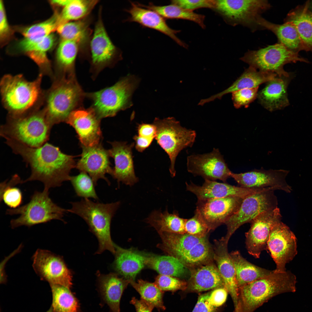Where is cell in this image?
Segmentation results:
<instances>
[{
  "instance_id": "cell-1",
  "label": "cell",
  "mask_w": 312,
  "mask_h": 312,
  "mask_svg": "<svg viewBox=\"0 0 312 312\" xmlns=\"http://www.w3.org/2000/svg\"><path fill=\"white\" fill-rule=\"evenodd\" d=\"M5 139V143L13 152L20 155L30 167V176L23 183L39 181L43 183L44 189L49 190L69 181L70 172L76 166L74 156L63 153L58 147L47 142L33 147L14 140Z\"/></svg>"
},
{
  "instance_id": "cell-2",
  "label": "cell",
  "mask_w": 312,
  "mask_h": 312,
  "mask_svg": "<svg viewBox=\"0 0 312 312\" xmlns=\"http://www.w3.org/2000/svg\"><path fill=\"white\" fill-rule=\"evenodd\" d=\"M43 76L39 73L31 81L22 74L2 77L0 83L1 101L8 115L18 116L41 109L45 93L41 86Z\"/></svg>"
},
{
  "instance_id": "cell-3",
  "label": "cell",
  "mask_w": 312,
  "mask_h": 312,
  "mask_svg": "<svg viewBox=\"0 0 312 312\" xmlns=\"http://www.w3.org/2000/svg\"><path fill=\"white\" fill-rule=\"evenodd\" d=\"M274 271V270H273ZM296 278L290 271L274 272L239 288L235 312H253L280 294L296 291Z\"/></svg>"
},
{
  "instance_id": "cell-4",
  "label": "cell",
  "mask_w": 312,
  "mask_h": 312,
  "mask_svg": "<svg viewBox=\"0 0 312 312\" xmlns=\"http://www.w3.org/2000/svg\"><path fill=\"white\" fill-rule=\"evenodd\" d=\"M50 87L45 90L44 104L47 118L53 127L66 122L70 114L81 107L85 93L76 78L55 77Z\"/></svg>"
},
{
  "instance_id": "cell-5",
  "label": "cell",
  "mask_w": 312,
  "mask_h": 312,
  "mask_svg": "<svg viewBox=\"0 0 312 312\" xmlns=\"http://www.w3.org/2000/svg\"><path fill=\"white\" fill-rule=\"evenodd\" d=\"M70 203L71 207L68 209V212L84 220L90 231L97 238L99 247L96 253L101 254L107 250L115 254V244L111 239L110 227L112 218L120 206V201L103 203L82 198Z\"/></svg>"
},
{
  "instance_id": "cell-6",
  "label": "cell",
  "mask_w": 312,
  "mask_h": 312,
  "mask_svg": "<svg viewBox=\"0 0 312 312\" xmlns=\"http://www.w3.org/2000/svg\"><path fill=\"white\" fill-rule=\"evenodd\" d=\"M52 126L43 109L18 116L8 115L0 128L1 136L33 147L40 146L49 139Z\"/></svg>"
},
{
  "instance_id": "cell-7",
  "label": "cell",
  "mask_w": 312,
  "mask_h": 312,
  "mask_svg": "<svg viewBox=\"0 0 312 312\" xmlns=\"http://www.w3.org/2000/svg\"><path fill=\"white\" fill-rule=\"evenodd\" d=\"M139 80L129 75L113 85L94 92L86 93L92 102L91 107L100 119L115 116L132 105V96Z\"/></svg>"
},
{
  "instance_id": "cell-8",
  "label": "cell",
  "mask_w": 312,
  "mask_h": 312,
  "mask_svg": "<svg viewBox=\"0 0 312 312\" xmlns=\"http://www.w3.org/2000/svg\"><path fill=\"white\" fill-rule=\"evenodd\" d=\"M49 190L44 189L42 192L36 191L28 203L16 209L7 210V214L20 215L16 218L11 220L10 224L12 229L22 226L30 227L53 220L65 222L62 218L65 213L68 212V209L54 203L49 196Z\"/></svg>"
},
{
  "instance_id": "cell-9",
  "label": "cell",
  "mask_w": 312,
  "mask_h": 312,
  "mask_svg": "<svg viewBox=\"0 0 312 312\" xmlns=\"http://www.w3.org/2000/svg\"><path fill=\"white\" fill-rule=\"evenodd\" d=\"M153 124L156 128L155 138L169 156V171L171 176L174 177L176 174L175 164L177 157L183 150L193 146L196 137V132L182 126L173 117L163 119L155 118Z\"/></svg>"
},
{
  "instance_id": "cell-10",
  "label": "cell",
  "mask_w": 312,
  "mask_h": 312,
  "mask_svg": "<svg viewBox=\"0 0 312 312\" xmlns=\"http://www.w3.org/2000/svg\"><path fill=\"white\" fill-rule=\"evenodd\" d=\"M240 60L259 70L275 73L279 77H289L291 73L283 68L286 64L299 61L309 62L278 43L258 50L248 51Z\"/></svg>"
},
{
  "instance_id": "cell-11",
  "label": "cell",
  "mask_w": 312,
  "mask_h": 312,
  "mask_svg": "<svg viewBox=\"0 0 312 312\" xmlns=\"http://www.w3.org/2000/svg\"><path fill=\"white\" fill-rule=\"evenodd\" d=\"M102 10L101 6L90 44L89 60L93 79L105 68L113 67L122 58L120 50L113 43L106 29Z\"/></svg>"
},
{
  "instance_id": "cell-12",
  "label": "cell",
  "mask_w": 312,
  "mask_h": 312,
  "mask_svg": "<svg viewBox=\"0 0 312 312\" xmlns=\"http://www.w3.org/2000/svg\"><path fill=\"white\" fill-rule=\"evenodd\" d=\"M270 7L267 0H216L214 9L231 25H242L254 31L263 29L258 19Z\"/></svg>"
},
{
  "instance_id": "cell-13",
  "label": "cell",
  "mask_w": 312,
  "mask_h": 312,
  "mask_svg": "<svg viewBox=\"0 0 312 312\" xmlns=\"http://www.w3.org/2000/svg\"><path fill=\"white\" fill-rule=\"evenodd\" d=\"M274 190H268L248 195L243 199L238 210L225 222L227 232L224 237L228 242L240 227L250 222L261 213L278 207Z\"/></svg>"
},
{
  "instance_id": "cell-14",
  "label": "cell",
  "mask_w": 312,
  "mask_h": 312,
  "mask_svg": "<svg viewBox=\"0 0 312 312\" xmlns=\"http://www.w3.org/2000/svg\"><path fill=\"white\" fill-rule=\"evenodd\" d=\"M32 266L41 280L50 285L69 288L72 285V274L62 257L47 250L38 249L32 257Z\"/></svg>"
},
{
  "instance_id": "cell-15",
  "label": "cell",
  "mask_w": 312,
  "mask_h": 312,
  "mask_svg": "<svg viewBox=\"0 0 312 312\" xmlns=\"http://www.w3.org/2000/svg\"><path fill=\"white\" fill-rule=\"evenodd\" d=\"M267 247V252L276 264L274 272L286 271V264L297 254L296 237L289 227L281 221L272 228Z\"/></svg>"
},
{
  "instance_id": "cell-16",
  "label": "cell",
  "mask_w": 312,
  "mask_h": 312,
  "mask_svg": "<svg viewBox=\"0 0 312 312\" xmlns=\"http://www.w3.org/2000/svg\"><path fill=\"white\" fill-rule=\"evenodd\" d=\"M187 171L194 176H200L205 180H220L226 183L231 177L230 170L219 149L213 148L210 152L194 154L187 159Z\"/></svg>"
},
{
  "instance_id": "cell-17",
  "label": "cell",
  "mask_w": 312,
  "mask_h": 312,
  "mask_svg": "<svg viewBox=\"0 0 312 312\" xmlns=\"http://www.w3.org/2000/svg\"><path fill=\"white\" fill-rule=\"evenodd\" d=\"M282 217L277 207L261 213L250 222V227L245 233L246 247L250 255L257 259L262 251H268L267 244L271 230L281 221Z\"/></svg>"
},
{
  "instance_id": "cell-18",
  "label": "cell",
  "mask_w": 312,
  "mask_h": 312,
  "mask_svg": "<svg viewBox=\"0 0 312 312\" xmlns=\"http://www.w3.org/2000/svg\"><path fill=\"white\" fill-rule=\"evenodd\" d=\"M244 198L231 196L198 200L195 210L206 224L209 231L214 230L224 224L238 210Z\"/></svg>"
},
{
  "instance_id": "cell-19",
  "label": "cell",
  "mask_w": 312,
  "mask_h": 312,
  "mask_svg": "<svg viewBox=\"0 0 312 312\" xmlns=\"http://www.w3.org/2000/svg\"><path fill=\"white\" fill-rule=\"evenodd\" d=\"M288 170L280 169L265 170L255 169L244 173L232 172L233 178L239 186L248 188H272L275 190L291 192V187L287 183L286 177Z\"/></svg>"
},
{
  "instance_id": "cell-20",
  "label": "cell",
  "mask_w": 312,
  "mask_h": 312,
  "mask_svg": "<svg viewBox=\"0 0 312 312\" xmlns=\"http://www.w3.org/2000/svg\"><path fill=\"white\" fill-rule=\"evenodd\" d=\"M100 120L91 107H81L70 114L66 122L74 128L82 146L91 147L100 144L102 139Z\"/></svg>"
},
{
  "instance_id": "cell-21",
  "label": "cell",
  "mask_w": 312,
  "mask_h": 312,
  "mask_svg": "<svg viewBox=\"0 0 312 312\" xmlns=\"http://www.w3.org/2000/svg\"><path fill=\"white\" fill-rule=\"evenodd\" d=\"M81 146L82 152L76 165V168L80 172L88 174L95 186L100 179L104 180L110 185V182L105 177L106 174L112 175L113 172L108 151L104 148L101 144L91 147Z\"/></svg>"
},
{
  "instance_id": "cell-22",
  "label": "cell",
  "mask_w": 312,
  "mask_h": 312,
  "mask_svg": "<svg viewBox=\"0 0 312 312\" xmlns=\"http://www.w3.org/2000/svg\"><path fill=\"white\" fill-rule=\"evenodd\" d=\"M110 143L112 148L108 151L115 163L112 176L118 183L133 185L139 180L135 174L133 159L132 149L135 143L114 141Z\"/></svg>"
},
{
  "instance_id": "cell-23",
  "label": "cell",
  "mask_w": 312,
  "mask_h": 312,
  "mask_svg": "<svg viewBox=\"0 0 312 312\" xmlns=\"http://www.w3.org/2000/svg\"><path fill=\"white\" fill-rule=\"evenodd\" d=\"M187 191L194 194L198 200H203L231 196L242 198L261 191L259 189L248 188L236 186L226 183L205 180L203 184L198 185L192 182L185 183Z\"/></svg>"
},
{
  "instance_id": "cell-24",
  "label": "cell",
  "mask_w": 312,
  "mask_h": 312,
  "mask_svg": "<svg viewBox=\"0 0 312 312\" xmlns=\"http://www.w3.org/2000/svg\"><path fill=\"white\" fill-rule=\"evenodd\" d=\"M291 73L289 77L277 75L267 82L265 86L258 92L259 103L270 112L284 108L289 105L287 89L294 77Z\"/></svg>"
},
{
  "instance_id": "cell-25",
  "label": "cell",
  "mask_w": 312,
  "mask_h": 312,
  "mask_svg": "<svg viewBox=\"0 0 312 312\" xmlns=\"http://www.w3.org/2000/svg\"><path fill=\"white\" fill-rule=\"evenodd\" d=\"M131 7L126 10L130 14L126 21L136 22L144 27L158 31L170 37L180 46L185 48L187 47V45L176 36L179 31L170 28L165 18L159 14L133 2H131Z\"/></svg>"
},
{
  "instance_id": "cell-26",
  "label": "cell",
  "mask_w": 312,
  "mask_h": 312,
  "mask_svg": "<svg viewBox=\"0 0 312 312\" xmlns=\"http://www.w3.org/2000/svg\"><path fill=\"white\" fill-rule=\"evenodd\" d=\"M91 21L92 18L89 15L81 20L62 24L57 29L62 39L70 40L76 43L81 57L88 60L93 32L90 27Z\"/></svg>"
},
{
  "instance_id": "cell-27",
  "label": "cell",
  "mask_w": 312,
  "mask_h": 312,
  "mask_svg": "<svg viewBox=\"0 0 312 312\" xmlns=\"http://www.w3.org/2000/svg\"><path fill=\"white\" fill-rule=\"evenodd\" d=\"M97 273L99 289L102 299L111 312H120L121 299L130 283L129 281L113 273L107 274Z\"/></svg>"
},
{
  "instance_id": "cell-28",
  "label": "cell",
  "mask_w": 312,
  "mask_h": 312,
  "mask_svg": "<svg viewBox=\"0 0 312 312\" xmlns=\"http://www.w3.org/2000/svg\"><path fill=\"white\" fill-rule=\"evenodd\" d=\"M227 244L224 238L222 239L220 246L214 254V258L224 286L231 297L235 309L238 302L239 288L234 265L230 254L228 252Z\"/></svg>"
},
{
  "instance_id": "cell-29",
  "label": "cell",
  "mask_w": 312,
  "mask_h": 312,
  "mask_svg": "<svg viewBox=\"0 0 312 312\" xmlns=\"http://www.w3.org/2000/svg\"><path fill=\"white\" fill-rule=\"evenodd\" d=\"M277 75L275 73L258 70L255 68L249 66L228 88L209 98L201 99L200 103L203 105L216 99H221L223 96L228 93L244 89L259 87L261 84L267 83Z\"/></svg>"
},
{
  "instance_id": "cell-30",
  "label": "cell",
  "mask_w": 312,
  "mask_h": 312,
  "mask_svg": "<svg viewBox=\"0 0 312 312\" xmlns=\"http://www.w3.org/2000/svg\"><path fill=\"white\" fill-rule=\"evenodd\" d=\"M258 22L263 29L269 30L276 36L280 43L296 53L302 51H311L300 37L295 27L289 22L282 24L271 23L260 16Z\"/></svg>"
},
{
  "instance_id": "cell-31",
  "label": "cell",
  "mask_w": 312,
  "mask_h": 312,
  "mask_svg": "<svg viewBox=\"0 0 312 312\" xmlns=\"http://www.w3.org/2000/svg\"><path fill=\"white\" fill-rule=\"evenodd\" d=\"M222 287H224V283L217 267L208 264L199 267L191 273L186 289L197 292Z\"/></svg>"
},
{
  "instance_id": "cell-32",
  "label": "cell",
  "mask_w": 312,
  "mask_h": 312,
  "mask_svg": "<svg viewBox=\"0 0 312 312\" xmlns=\"http://www.w3.org/2000/svg\"><path fill=\"white\" fill-rule=\"evenodd\" d=\"M115 247L114 268L129 281H134L137 275L145 265L144 256L115 245Z\"/></svg>"
},
{
  "instance_id": "cell-33",
  "label": "cell",
  "mask_w": 312,
  "mask_h": 312,
  "mask_svg": "<svg viewBox=\"0 0 312 312\" xmlns=\"http://www.w3.org/2000/svg\"><path fill=\"white\" fill-rule=\"evenodd\" d=\"M79 53V47L76 43L62 39L57 51L53 78L75 76V63Z\"/></svg>"
},
{
  "instance_id": "cell-34",
  "label": "cell",
  "mask_w": 312,
  "mask_h": 312,
  "mask_svg": "<svg viewBox=\"0 0 312 312\" xmlns=\"http://www.w3.org/2000/svg\"><path fill=\"white\" fill-rule=\"evenodd\" d=\"M159 234L162 242L159 247L169 255L178 259L205 238L186 233L181 234L164 232Z\"/></svg>"
},
{
  "instance_id": "cell-35",
  "label": "cell",
  "mask_w": 312,
  "mask_h": 312,
  "mask_svg": "<svg viewBox=\"0 0 312 312\" xmlns=\"http://www.w3.org/2000/svg\"><path fill=\"white\" fill-rule=\"evenodd\" d=\"M310 1L291 10L285 19L295 27L301 39L312 51V11L309 8Z\"/></svg>"
},
{
  "instance_id": "cell-36",
  "label": "cell",
  "mask_w": 312,
  "mask_h": 312,
  "mask_svg": "<svg viewBox=\"0 0 312 312\" xmlns=\"http://www.w3.org/2000/svg\"><path fill=\"white\" fill-rule=\"evenodd\" d=\"M230 255L235 267L236 280L239 287L268 275L274 271L256 265L247 261L238 250Z\"/></svg>"
},
{
  "instance_id": "cell-37",
  "label": "cell",
  "mask_w": 312,
  "mask_h": 312,
  "mask_svg": "<svg viewBox=\"0 0 312 312\" xmlns=\"http://www.w3.org/2000/svg\"><path fill=\"white\" fill-rule=\"evenodd\" d=\"M186 220L180 217L177 211L170 213L167 209L163 212L159 210H154L146 219V222L158 233L165 232L181 234L186 233Z\"/></svg>"
},
{
  "instance_id": "cell-38",
  "label": "cell",
  "mask_w": 312,
  "mask_h": 312,
  "mask_svg": "<svg viewBox=\"0 0 312 312\" xmlns=\"http://www.w3.org/2000/svg\"><path fill=\"white\" fill-rule=\"evenodd\" d=\"M145 256V265L160 274L182 277L187 272L186 266L178 259L170 256Z\"/></svg>"
},
{
  "instance_id": "cell-39",
  "label": "cell",
  "mask_w": 312,
  "mask_h": 312,
  "mask_svg": "<svg viewBox=\"0 0 312 312\" xmlns=\"http://www.w3.org/2000/svg\"><path fill=\"white\" fill-rule=\"evenodd\" d=\"M139 6L153 10L157 13L164 18L181 19L193 21L198 24L202 28L205 27V16L197 14L192 11L185 10L175 4L165 5H156L150 3L148 5H146L139 3Z\"/></svg>"
},
{
  "instance_id": "cell-40",
  "label": "cell",
  "mask_w": 312,
  "mask_h": 312,
  "mask_svg": "<svg viewBox=\"0 0 312 312\" xmlns=\"http://www.w3.org/2000/svg\"><path fill=\"white\" fill-rule=\"evenodd\" d=\"M53 312H79L78 300L70 289L58 285H50Z\"/></svg>"
},
{
  "instance_id": "cell-41",
  "label": "cell",
  "mask_w": 312,
  "mask_h": 312,
  "mask_svg": "<svg viewBox=\"0 0 312 312\" xmlns=\"http://www.w3.org/2000/svg\"><path fill=\"white\" fill-rule=\"evenodd\" d=\"M98 1L96 0H70L60 14L61 24L81 20L89 16Z\"/></svg>"
},
{
  "instance_id": "cell-42",
  "label": "cell",
  "mask_w": 312,
  "mask_h": 312,
  "mask_svg": "<svg viewBox=\"0 0 312 312\" xmlns=\"http://www.w3.org/2000/svg\"><path fill=\"white\" fill-rule=\"evenodd\" d=\"M130 283L140 295L141 299L159 311L165 309L163 301L164 292L154 283L139 279L129 281Z\"/></svg>"
},
{
  "instance_id": "cell-43",
  "label": "cell",
  "mask_w": 312,
  "mask_h": 312,
  "mask_svg": "<svg viewBox=\"0 0 312 312\" xmlns=\"http://www.w3.org/2000/svg\"><path fill=\"white\" fill-rule=\"evenodd\" d=\"M69 181L77 196L83 198H92L98 200L94 183L87 173L81 172L78 175L70 176Z\"/></svg>"
},
{
  "instance_id": "cell-44",
  "label": "cell",
  "mask_w": 312,
  "mask_h": 312,
  "mask_svg": "<svg viewBox=\"0 0 312 312\" xmlns=\"http://www.w3.org/2000/svg\"><path fill=\"white\" fill-rule=\"evenodd\" d=\"M60 24V14L56 13L47 20L27 27L22 33L26 38H42L51 34Z\"/></svg>"
},
{
  "instance_id": "cell-45",
  "label": "cell",
  "mask_w": 312,
  "mask_h": 312,
  "mask_svg": "<svg viewBox=\"0 0 312 312\" xmlns=\"http://www.w3.org/2000/svg\"><path fill=\"white\" fill-rule=\"evenodd\" d=\"M210 253L209 245L205 238L178 259L185 266H193L205 261Z\"/></svg>"
},
{
  "instance_id": "cell-46",
  "label": "cell",
  "mask_w": 312,
  "mask_h": 312,
  "mask_svg": "<svg viewBox=\"0 0 312 312\" xmlns=\"http://www.w3.org/2000/svg\"><path fill=\"white\" fill-rule=\"evenodd\" d=\"M55 40V37L52 34L37 38H25L19 42L18 47L26 53L33 51L46 53L52 47Z\"/></svg>"
},
{
  "instance_id": "cell-47",
  "label": "cell",
  "mask_w": 312,
  "mask_h": 312,
  "mask_svg": "<svg viewBox=\"0 0 312 312\" xmlns=\"http://www.w3.org/2000/svg\"><path fill=\"white\" fill-rule=\"evenodd\" d=\"M192 218L186 219L185 224L186 233L198 237H205L209 230L206 224L195 210Z\"/></svg>"
},
{
  "instance_id": "cell-48",
  "label": "cell",
  "mask_w": 312,
  "mask_h": 312,
  "mask_svg": "<svg viewBox=\"0 0 312 312\" xmlns=\"http://www.w3.org/2000/svg\"><path fill=\"white\" fill-rule=\"evenodd\" d=\"M259 87L244 89L232 93V99L236 109L244 107L247 108L257 97Z\"/></svg>"
},
{
  "instance_id": "cell-49",
  "label": "cell",
  "mask_w": 312,
  "mask_h": 312,
  "mask_svg": "<svg viewBox=\"0 0 312 312\" xmlns=\"http://www.w3.org/2000/svg\"><path fill=\"white\" fill-rule=\"evenodd\" d=\"M154 283L161 291H174L185 290L187 283L175 277L160 274L155 278Z\"/></svg>"
},
{
  "instance_id": "cell-50",
  "label": "cell",
  "mask_w": 312,
  "mask_h": 312,
  "mask_svg": "<svg viewBox=\"0 0 312 312\" xmlns=\"http://www.w3.org/2000/svg\"><path fill=\"white\" fill-rule=\"evenodd\" d=\"M0 201L4 203L10 209L20 207L23 202V195L21 190L15 186L6 188L0 192Z\"/></svg>"
},
{
  "instance_id": "cell-51",
  "label": "cell",
  "mask_w": 312,
  "mask_h": 312,
  "mask_svg": "<svg viewBox=\"0 0 312 312\" xmlns=\"http://www.w3.org/2000/svg\"><path fill=\"white\" fill-rule=\"evenodd\" d=\"M171 3L187 10H193L200 8H215L216 0H175Z\"/></svg>"
},
{
  "instance_id": "cell-52",
  "label": "cell",
  "mask_w": 312,
  "mask_h": 312,
  "mask_svg": "<svg viewBox=\"0 0 312 312\" xmlns=\"http://www.w3.org/2000/svg\"><path fill=\"white\" fill-rule=\"evenodd\" d=\"M228 292L224 287H218L210 292L209 301L210 304L217 308L226 302Z\"/></svg>"
},
{
  "instance_id": "cell-53",
  "label": "cell",
  "mask_w": 312,
  "mask_h": 312,
  "mask_svg": "<svg viewBox=\"0 0 312 312\" xmlns=\"http://www.w3.org/2000/svg\"><path fill=\"white\" fill-rule=\"evenodd\" d=\"M210 292L200 296L192 312H216L217 308L211 305L209 301Z\"/></svg>"
},
{
  "instance_id": "cell-54",
  "label": "cell",
  "mask_w": 312,
  "mask_h": 312,
  "mask_svg": "<svg viewBox=\"0 0 312 312\" xmlns=\"http://www.w3.org/2000/svg\"><path fill=\"white\" fill-rule=\"evenodd\" d=\"M138 135L143 137L153 139L155 138L156 128L153 124L142 123L137 127Z\"/></svg>"
},
{
  "instance_id": "cell-55",
  "label": "cell",
  "mask_w": 312,
  "mask_h": 312,
  "mask_svg": "<svg viewBox=\"0 0 312 312\" xmlns=\"http://www.w3.org/2000/svg\"><path fill=\"white\" fill-rule=\"evenodd\" d=\"M10 29L7 21L2 1L0 2V35L1 39L7 37L10 33Z\"/></svg>"
},
{
  "instance_id": "cell-56",
  "label": "cell",
  "mask_w": 312,
  "mask_h": 312,
  "mask_svg": "<svg viewBox=\"0 0 312 312\" xmlns=\"http://www.w3.org/2000/svg\"><path fill=\"white\" fill-rule=\"evenodd\" d=\"M130 303L135 307L136 312H152L154 307L141 299L138 300L133 297Z\"/></svg>"
},
{
  "instance_id": "cell-57",
  "label": "cell",
  "mask_w": 312,
  "mask_h": 312,
  "mask_svg": "<svg viewBox=\"0 0 312 312\" xmlns=\"http://www.w3.org/2000/svg\"><path fill=\"white\" fill-rule=\"evenodd\" d=\"M135 144L136 150L138 152H142L148 148L151 144L153 139L143 137L138 135H135L133 137Z\"/></svg>"
},
{
  "instance_id": "cell-58",
  "label": "cell",
  "mask_w": 312,
  "mask_h": 312,
  "mask_svg": "<svg viewBox=\"0 0 312 312\" xmlns=\"http://www.w3.org/2000/svg\"><path fill=\"white\" fill-rule=\"evenodd\" d=\"M23 183V181L21 179L18 174H15L12 177L9 181L6 180L1 183L0 192L6 188L15 186L17 184Z\"/></svg>"
},
{
  "instance_id": "cell-59",
  "label": "cell",
  "mask_w": 312,
  "mask_h": 312,
  "mask_svg": "<svg viewBox=\"0 0 312 312\" xmlns=\"http://www.w3.org/2000/svg\"><path fill=\"white\" fill-rule=\"evenodd\" d=\"M70 1V0H52L51 2L58 6L63 8Z\"/></svg>"
},
{
  "instance_id": "cell-60",
  "label": "cell",
  "mask_w": 312,
  "mask_h": 312,
  "mask_svg": "<svg viewBox=\"0 0 312 312\" xmlns=\"http://www.w3.org/2000/svg\"><path fill=\"white\" fill-rule=\"evenodd\" d=\"M309 8L312 11V1L309 2Z\"/></svg>"
},
{
  "instance_id": "cell-61",
  "label": "cell",
  "mask_w": 312,
  "mask_h": 312,
  "mask_svg": "<svg viewBox=\"0 0 312 312\" xmlns=\"http://www.w3.org/2000/svg\"><path fill=\"white\" fill-rule=\"evenodd\" d=\"M46 312H53L51 306Z\"/></svg>"
}]
</instances>
